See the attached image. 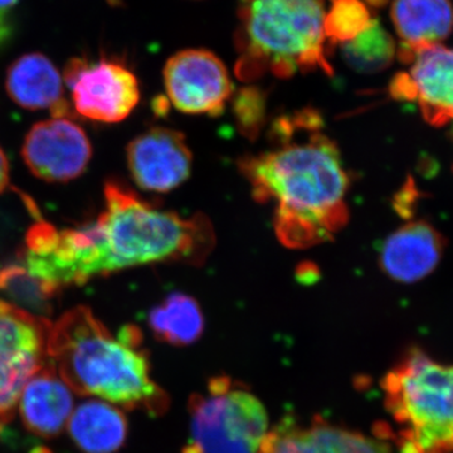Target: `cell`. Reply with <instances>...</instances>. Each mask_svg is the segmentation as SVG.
<instances>
[{
  "label": "cell",
  "mask_w": 453,
  "mask_h": 453,
  "mask_svg": "<svg viewBox=\"0 0 453 453\" xmlns=\"http://www.w3.org/2000/svg\"><path fill=\"white\" fill-rule=\"evenodd\" d=\"M104 196L105 208L88 225L59 231L37 222L29 229L23 268L49 296L127 268L165 262L199 266L216 244L204 214L184 219L157 210L113 180Z\"/></svg>",
  "instance_id": "cell-1"
},
{
  "label": "cell",
  "mask_w": 453,
  "mask_h": 453,
  "mask_svg": "<svg viewBox=\"0 0 453 453\" xmlns=\"http://www.w3.org/2000/svg\"><path fill=\"white\" fill-rule=\"evenodd\" d=\"M318 113L277 120L273 144L241 163L256 201L273 204L277 237L291 249L332 241L347 225L350 179Z\"/></svg>",
  "instance_id": "cell-2"
},
{
  "label": "cell",
  "mask_w": 453,
  "mask_h": 453,
  "mask_svg": "<svg viewBox=\"0 0 453 453\" xmlns=\"http://www.w3.org/2000/svg\"><path fill=\"white\" fill-rule=\"evenodd\" d=\"M49 357L76 395L151 416L168 410L169 396L151 378L142 333L134 325L115 336L91 309L76 306L52 323Z\"/></svg>",
  "instance_id": "cell-3"
},
{
  "label": "cell",
  "mask_w": 453,
  "mask_h": 453,
  "mask_svg": "<svg viewBox=\"0 0 453 453\" xmlns=\"http://www.w3.org/2000/svg\"><path fill=\"white\" fill-rule=\"evenodd\" d=\"M325 13L324 0H238V79L256 81L266 73L279 79L314 71L333 74Z\"/></svg>",
  "instance_id": "cell-4"
},
{
  "label": "cell",
  "mask_w": 453,
  "mask_h": 453,
  "mask_svg": "<svg viewBox=\"0 0 453 453\" xmlns=\"http://www.w3.org/2000/svg\"><path fill=\"white\" fill-rule=\"evenodd\" d=\"M384 407L395 428L375 427L399 453H453V365L411 349L381 380Z\"/></svg>",
  "instance_id": "cell-5"
},
{
  "label": "cell",
  "mask_w": 453,
  "mask_h": 453,
  "mask_svg": "<svg viewBox=\"0 0 453 453\" xmlns=\"http://www.w3.org/2000/svg\"><path fill=\"white\" fill-rule=\"evenodd\" d=\"M190 440L183 453H258L268 432L264 403L240 381L211 378L190 396Z\"/></svg>",
  "instance_id": "cell-6"
},
{
  "label": "cell",
  "mask_w": 453,
  "mask_h": 453,
  "mask_svg": "<svg viewBox=\"0 0 453 453\" xmlns=\"http://www.w3.org/2000/svg\"><path fill=\"white\" fill-rule=\"evenodd\" d=\"M50 326L43 316L0 300V432L13 421L26 384L50 363Z\"/></svg>",
  "instance_id": "cell-7"
},
{
  "label": "cell",
  "mask_w": 453,
  "mask_h": 453,
  "mask_svg": "<svg viewBox=\"0 0 453 453\" xmlns=\"http://www.w3.org/2000/svg\"><path fill=\"white\" fill-rule=\"evenodd\" d=\"M62 77L71 89L74 111L89 120L116 124L138 106V79L121 62L73 58L65 65Z\"/></svg>",
  "instance_id": "cell-8"
},
{
  "label": "cell",
  "mask_w": 453,
  "mask_h": 453,
  "mask_svg": "<svg viewBox=\"0 0 453 453\" xmlns=\"http://www.w3.org/2000/svg\"><path fill=\"white\" fill-rule=\"evenodd\" d=\"M163 77L172 105L189 115L219 116L234 95L226 65L210 50L175 53L164 65Z\"/></svg>",
  "instance_id": "cell-9"
},
{
  "label": "cell",
  "mask_w": 453,
  "mask_h": 453,
  "mask_svg": "<svg viewBox=\"0 0 453 453\" xmlns=\"http://www.w3.org/2000/svg\"><path fill=\"white\" fill-rule=\"evenodd\" d=\"M396 55L411 67L390 83L392 96L416 103L434 127L453 122V50L440 43L417 50L399 47Z\"/></svg>",
  "instance_id": "cell-10"
},
{
  "label": "cell",
  "mask_w": 453,
  "mask_h": 453,
  "mask_svg": "<svg viewBox=\"0 0 453 453\" xmlns=\"http://www.w3.org/2000/svg\"><path fill=\"white\" fill-rule=\"evenodd\" d=\"M27 168L47 183H67L81 177L92 157L88 134L68 118L33 125L22 146Z\"/></svg>",
  "instance_id": "cell-11"
},
{
  "label": "cell",
  "mask_w": 453,
  "mask_h": 453,
  "mask_svg": "<svg viewBox=\"0 0 453 453\" xmlns=\"http://www.w3.org/2000/svg\"><path fill=\"white\" fill-rule=\"evenodd\" d=\"M131 178L145 192L168 193L188 180L193 157L186 136L168 127H151L127 149Z\"/></svg>",
  "instance_id": "cell-12"
},
{
  "label": "cell",
  "mask_w": 453,
  "mask_h": 453,
  "mask_svg": "<svg viewBox=\"0 0 453 453\" xmlns=\"http://www.w3.org/2000/svg\"><path fill=\"white\" fill-rule=\"evenodd\" d=\"M258 453H392L388 441L366 436L315 417L288 419L267 432Z\"/></svg>",
  "instance_id": "cell-13"
},
{
  "label": "cell",
  "mask_w": 453,
  "mask_h": 453,
  "mask_svg": "<svg viewBox=\"0 0 453 453\" xmlns=\"http://www.w3.org/2000/svg\"><path fill=\"white\" fill-rule=\"evenodd\" d=\"M445 241L423 220L407 223L386 238L380 251L381 270L396 282L421 281L442 258Z\"/></svg>",
  "instance_id": "cell-14"
},
{
  "label": "cell",
  "mask_w": 453,
  "mask_h": 453,
  "mask_svg": "<svg viewBox=\"0 0 453 453\" xmlns=\"http://www.w3.org/2000/svg\"><path fill=\"white\" fill-rule=\"evenodd\" d=\"M5 89L14 104L28 111L50 109L53 118L70 115L64 77L49 57L40 52L26 53L9 65Z\"/></svg>",
  "instance_id": "cell-15"
},
{
  "label": "cell",
  "mask_w": 453,
  "mask_h": 453,
  "mask_svg": "<svg viewBox=\"0 0 453 453\" xmlns=\"http://www.w3.org/2000/svg\"><path fill=\"white\" fill-rule=\"evenodd\" d=\"M73 410V389L50 362L33 375L18 402L20 418L28 431L46 438L64 431Z\"/></svg>",
  "instance_id": "cell-16"
},
{
  "label": "cell",
  "mask_w": 453,
  "mask_h": 453,
  "mask_svg": "<svg viewBox=\"0 0 453 453\" xmlns=\"http://www.w3.org/2000/svg\"><path fill=\"white\" fill-rule=\"evenodd\" d=\"M393 25L408 50L437 44L453 29V7L449 0H395Z\"/></svg>",
  "instance_id": "cell-17"
},
{
  "label": "cell",
  "mask_w": 453,
  "mask_h": 453,
  "mask_svg": "<svg viewBox=\"0 0 453 453\" xmlns=\"http://www.w3.org/2000/svg\"><path fill=\"white\" fill-rule=\"evenodd\" d=\"M67 427L73 442L86 453L118 451L127 436V421L121 411L98 399L74 408Z\"/></svg>",
  "instance_id": "cell-18"
},
{
  "label": "cell",
  "mask_w": 453,
  "mask_h": 453,
  "mask_svg": "<svg viewBox=\"0 0 453 453\" xmlns=\"http://www.w3.org/2000/svg\"><path fill=\"white\" fill-rule=\"evenodd\" d=\"M149 326L160 342L187 347L201 339L204 332V315L198 301L189 295L175 292L151 309Z\"/></svg>",
  "instance_id": "cell-19"
},
{
  "label": "cell",
  "mask_w": 453,
  "mask_h": 453,
  "mask_svg": "<svg viewBox=\"0 0 453 453\" xmlns=\"http://www.w3.org/2000/svg\"><path fill=\"white\" fill-rule=\"evenodd\" d=\"M342 53L351 70L377 73L392 65L396 50L392 35L372 18L368 28L353 40L342 43Z\"/></svg>",
  "instance_id": "cell-20"
},
{
  "label": "cell",
  "mask_w": 453,
  "mask_h": 453,
  "mask_svg": "<svg viewBox=\"0 0 453 453\" xmlns=\"http://www.w3.org/2000/svg\"><path fill=\"white\" fill-rule=\"evenodd\" d=\"M372 17L363 0H332L325 13L324 32L330 47L345 43L371 25Z\"/></svg>",
  "instance_id": "cell-21"
},
{
  "label": "cell",
  "mask_w": 453,
  "mask_h": 453,
  "mask_svg": "<svg viewBox=\"0 0 453 453\" xmlns=\"http://www.w3.org/2000/svg\"><path fill=\"white\" fill-rule=\"evenodd\" d=\"M238 120L247 131H257L265 112V98L257 88L241 89L234 100Z\"/></svg>",
  "instance_id": "cell-22"
},
{
  "label": "cell",
  "mask_w": 453,
  "mask_h": 453,
  "mask_svg": "<svg viewBox=\"0 0 453 453\" xmlns=\"http://www.w3.org/2000/svg\"><path fill=\"white\" fill-rule=\"evenodd\" d=\"M13 31L11 18L4 12H0V50L4 49L11 42Z\"/></svg>",
  "instance_id": "cell-23"
},
{
  "label": "cell",
  "mask_w": 453,
  "mask_h": 453,
  "mask_svg": "<svg viewBox=\"0 0 453 453\" xmlns=\"http://www.w3.org/2000/svg\"><path fill=\"white\" fill-rule=\"evenodd\" d=\"M9 173H11V169H9L7 155H5L4 150L0 148V195H2L9 186Z\"/></svg>",
  "instance_id": "cell-24"
},
{
  "label": "cell",
  "mask_w": 453,
  "mask_h": 453,
  "mask_svg": "<svg viewBox=\"0 0 453 453\" xmlns=\"http://www.w3.org/2000/svg\"><path fill=\"white\" fill-rule=\"evenodd\" d=\"M18 3H19V0H0V12L7 13L9 9L13 8Z\"/></svg>",
  "instance_id": "cell-25"
},
{
  "label": "cell",
  "mask_w": 453,
  "mask_h": 453,
  "mask_svg": "<svg viewBox=\"0 0 453 453\" xmlns=\"http://www.w3.org/2000/svg\"><path fill=\"white\" fill-rule=\"evenodd\" d=\"M366 5H371V7H381V5L386 4L387 0H363Z\"/></svg>",
  "instance_id": "cell-26"
}]
</instances>
